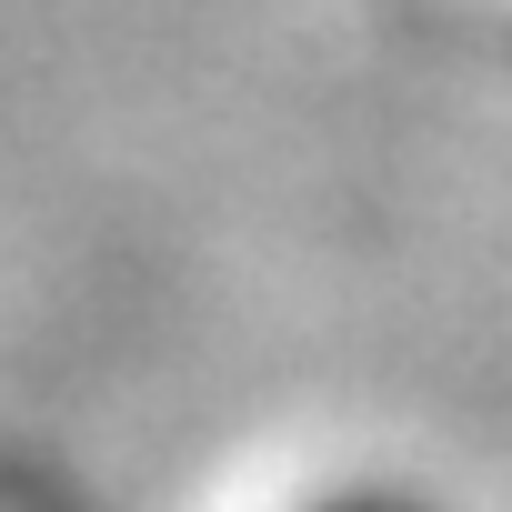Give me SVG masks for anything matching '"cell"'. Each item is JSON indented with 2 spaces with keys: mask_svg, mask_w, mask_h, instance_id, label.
Listing matches in <instances>:
<instances>
[{
  "mask_svg": "<svg viewBox=\"0 0 512 512\" xmlns=\"http://www.w3.org/2000/svg\"><path fill=\"white\" fill-rule=\"evenodd\" d=\"M332 512H412L402 492H352V502H332Z\"/></svg>",
  "mask_w": 512,
  "mask_h": 512,
  "instance_id": "obj_1",
  "label": "cell"
}]
</instances>
